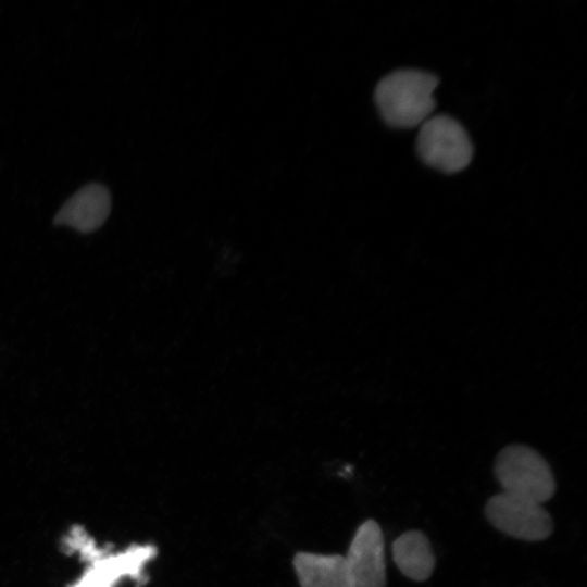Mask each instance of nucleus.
Listing matches in <instances>:
<instances>
[{
  "instance_id": "f257e3e1",
  "label": "nucleus",
  "mask_w": 587,
  "mask_h": 587,
  "mask_svg": "<svg viewBox=\"0 0 587 587\" xmlns=\"http://www.w3.org/2000/svg\"><path fill=\"white\" fill-rule=\"evenodd\" d=\"M437 76L417 70H398L383 77L374 91L380 116L391 127L421 126L436 108Z\"/></svg>"
},
{
  "instance_id": "f03ea898",
  "label": "nucleus",
  "mask_w": 587,
  "mask_h": 587,
  "mask_svg": "<svg viewBox=\"0 0 587 587\" xmlns=\"http://www.w3.org/2000/svg\"><path fill=\"white\" fill-rule=\"evenodd\" d=\"M495 474L504 492L538 503L549 500L555 491L549 464L527 446L503 448L497 455Z\"/></svg>"
},
{
  "instance_id": "7ed1b4c3",
  "label": "nucleus",
  "mask_w": 587,
  "mask_h": 587,
  "mask_svg": "<svg viewBox=\"0 0 587 587\" xmlns=\"http://www.w3.org/2000/svg\"><path fill=\"white\" fill-rule=\"evenodd\" d=\"M421 160L444 173L464 170L473 157V145L464 127L451 116L432 115L421 126L416 137Z\"/></svg>"
},
{
  "instance_id": "20e7f679",
  "label": "nucleus",
  "mask_w": 587,
  "mask_h": 587,
  "mask_svg": "<svg viewBox=\"0 0 587 587\" xmlns=\"http://www.w3.org/2000/svg\"><path fill=\"white\" fill-rule=\"evenodd\" d=\"M485 514L497 529L527 541L544 540L553 528L552 520L541 503L504 491L487 501Z\"/></svg>"
},
{
  "instance_id": "39448f33",
  "label": "nucleus",
  "mask_w": 587,
  "mask_h": 587,
  "mask_svg": "<svg viewBox=\"0 0 587 587\" xmlns=\"http://www.w3.org/2000/svg\"><path fill=\"white\" fill-rule=\"evenodd\" d=\"M344 558L349 587H386L384 536L374 520L358 527Z\"/></svg>"
},
{
  "instance_id": "423d86ee",
  "label": "nucleus",
  "mask_w": 587,
  "mask_h": 587,
  "mask_svg": "<svg viewBox=\"0 0 587 587\" xmlns=\"http://www.w3.org/2000/svg\"><path fill=\"white\" fill-rule=\"evenodd\" d=\"M157 554L152 545H133L116 554H102L91 561V565L71 587H115L124 577L135 579L139 585L147 582L143 569Z\"/></svg>"
},
{
  "instance_id": "0eeeda50",
  "label": "nucleus",
  "mask_w": 587,
  "mask_h": 587,
  "mask_svg": "<svg viewBox=\"0 0 587 587\" xmlns=\"http://www.w3.org/2000/svg\"><path fill=\"white\" fill-rule=\"evenodd\" d=\"M111 211L109 190L100 184H88L77 190L55 214V225H66L80 233L98 229Z\"/></svg>"
},
{
  "instance_id": "6e6552de",
  "label": "nucleus",
  "mask_w": 587,
  "mask_h": 587,
  "mask_svg": "<svg viewBox=\"0 0 587 587\" xmlns=\"http://www.w3.org/2000/svg\"><path fill=\"white\" fill-rule=\"evenodd\" d=\"M392 559L401 573L416 582L426 580L435 567V555L427 537L409 530L396 538L391 546Z\"/></svg>"
},
{
  "instance_id": "1a4fd4ad",
  "label": "nucleus",
  "mask_w": 587,
  "mask_h": 587,
  "mask_svg": "<svg viewBox=\"0 0 587 587\" xmlns=\"http://www.w3.org/2000/svg\"><path fill=\"white\" fill-rule=\"evenodd\" d=\"M294 567L301 587H349L345 558L340 554L298 552Z\"/></svg>"
}]
</instances>
